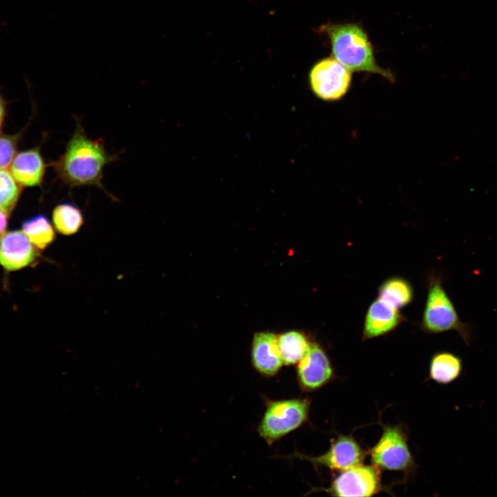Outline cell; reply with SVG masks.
Wrapping results in <instances>:
<instances>
[{"mask_svg": "<svg viewBox=\"0 0 497 497\" xmlns=\"http://www.w3.org/2000/svg\"><path fill=\"white\" fill-rule=\"evenodd\" d=\"M75 118V129L66 150L52 164L57 176L70 189L93 186L112 197L102 184L103 172L107 164L118 159V155L108 153L101 139L89 138L79 119Z\"/></svg>", "mask_w": 497, "mask_h": 497, "instance_id": "obj_1", "label": "cell"}, {"mask_svg": "<svg viewBox=\"0 0 497 497\" xmlns=\"http://www.w3.org/2000/svg\"><path fill=\"white\" fill-rule=\"evenodd\" d=\"M310 405V400L305 398L267 400L257 429L260 436L272 445L296 430L308 420Z\"/></svg>", "mask_w": 497, "mask_h": 497, "instance_id": "obj_4", "label": "cell"}, {"mask_svg": "<svg viewBox=\"0 0 497 497\" xmlns=\"http://www.w3.org/2000/svg\"><path fill=\"white\" fill-rule=\"evenodd\" d=\"M464 370L462 359L457 354L441 351L435 353L429 362V378L440 384H449L458 379Z\"/></svg>", "mask_w": 497, "mask_h": 497, "instance_id": "obj_14", "label": "cell"}, {"mask_svg": "<svg viewBox=\"0 0 497 497\" xmlns=\"http://www.w3.org/2000/svg\"><path fill=\"white\" fill-rule=\"evenodd\" d=\"M10 170L19 184L35 186L42 182L46 164L39 150L33 148L18 153L12 162Z\"/></svg>", "mask_w": 497, "mask_h": 497, "instance_id": "obj_13", "label": "cell"}, {"mask_svg": "<svg viewBox=\"0 0 497 497\" xmlns=\"http://www.w3.org/2000/svg\"><path fill=\"white\" fill-rule=\"evenodd\" d=\"M382 489L380 469L361 464L339 472L324 490L333 496H372Z\"/></svg>", "mask_w": 497, "mask_h": 497, "instance_id": "obj_7", "label": "cell"}, {"mask_svg": "<svg viewBox=\"0 0 497 497\" xmlns=\"http://www.w3.org/2000/svg\"><path fill=\"white\" fill-rule=\"evenodd\" d=\"M420 328L431 334L455 331L467 345L469 346L472 342L473 326L461 321L454 304L442 285L440 276L431 275L429 277Z\"/></svg>", "mask_w": 497, "mask_h": 497, "instance_id": "obj_3", "label": "cell"}, {"mask_svg": "<svg viewBox=\"0 0 497 497\" xmlns=\"http://www.w3.org/2000/svg\"><path fill=\"white\" fill-rule=\"evenodd\" d=\"M367 454L351 435L340 434L331 439L329 449L320 456L312 457L296 453L295 456L339 473L363 464Z\"/></svg>", "mask_w": 497, "mask_h": 497, "instance_id": "obj_8", "label": "cell"}, {"mask_svg": "<svg viewBox=\"0 0 497 497\" xmlns=\"http://www.w3.org/2000/svg\"><path fill=\"white\" fill-rule=\"evenodd\" d=\"M16 142L13 138L0 136V168H6L15 157Z\"/></svg>", "mask_w": 497, "mask_h": 497, "instance_id": "obj_20", "label": "cell"}, {"mask_svg": "<svg viewBox=\"0 0 497 497\" xmlns=\"http://www.w3.org/2000/svg\"><path fill=\"white\" fill-rule=\"evenodd\" d=\"M37 254L23 231H11L0 236V264L7 271L19 270L29 265Z\"/></svg>", "mask_w": 497, "mask_h": 497, "instance_id": "obj_10", "label": "cell"}, {"mask_svg": "<svg viewBox=\"0 0 497 497\" xmlns=\"http://www.w3.org/2000/svg\"><path fill=\"white\" fill-rule=\"evenodd\" d=\"M296 376L300 389L315 391L335 378V369L325 350L318 344H312L304 358L298 363Z\"/></svg>", "mask_w": 497, "mask_h": 497, "instance_id": "obj_9", "label": "cell"}, {"mask_svg": "<svg viewBox=\"0 0 497 497\" xmlns=\"http://www.w3.org/2000/svg\"><path fill=\"white\" fill-rule=\"evenodd\" d=\"M23 231L38 248L44 249L55 237L54 229L46 216L37 215L22 224Z\"/></svg>", "mask_w": 497, "mask_h": 497, "instance_id": "obj_18", "label": "cell"}, {"mask_svg": "<svg viewBox=\"0 0 497 497\" xmlns=\"http://www.w3.org/2000/svg\"><path fill=\"white\" fill-rule=\"evenodd\" d=\"M371 463L380 469L413 472L416 463L408 444L406 431L402 425H384L377 442L367 451Z\"/></svg>", "mask_w": 497, "mask_h": 497, "instance_id": "obj_5", "label": "cell"}, {"mask_svg": "<svg viewBox=\"0 0 497 497\" xmlns=\"http://www.w3.org/2000/svg\"><path fill=\"white\" fill-rule=\"evenodd\" d=\"M319 30L329 40L332 57L350 71L378 75L390 83L396 81L393 73L377 63L372 43L359 23H328Z\"/></svg>", "mask_w": 497, "mask_h": 497, "instance_id": "obj_2", "label": "cell"}, {"mask_svg": "<svg viewBox=\"0 0 497 497\" xmlns=\"http://www.w3.org/2000/svg\"><path fill=\"white\" fill-rule=\"evenodd\" d=\"M309 81L316 97L327 102L338 101L351 88L352 72L333 57H325L311 67Z\"/></svg>", "mask_w": 497, "mask_h": 497, "instance_id": "obj_6", "label": "cell"}, {"mask_svg": "<svg viewBox=\"0 0 497 497\" xmlns=\"http://www.w3.org/2000/svg\"><path fill=\"white\" fill-rule=\"evenodd\" d=\"M399 309L378 298L369 305L364 318L362 340L383 336L395 330L403 321Z\"/></svg>", "mask_w": 497, "mask_h": 497, "instance_id": "obj_11", "label": "cell"}, {"mask_svg": "<svg viewBox=\"0 0 497 497\" xmlns=\"http://www.w3.org/2000/svg\"><path fill=\"white\" fill-rule=\"evenodd\" d=\"M52 218L56 230L64 235L76 233L84 222L81 210L72 202L57 205L53 209Z\"/></svg>", "mask_w": 497, "mask_h": 497, "instance_id": "obj_17", "label": "cell"}, {"mask_svg": "<svg viewBox=\"0 0 497 497\" xmlns=\"http://www.w3.org/2000/svg\"><path fill=\"white\" fill-rule=\"evenodd\" d=\"M8 224V213L0 210V234L6 228Z\"/></svg>", "mask_w": 497, "mask_h": 497, "instance_id": "obj_21", "label": "cell"}, {"mask_svg": "<svg viewBox=\"0 0 497 497\" xmlns=\"http://www.w3.org/2000/svg\"><path fill=\"white\" fill-rule=\"evenodd\" d=\"M251 361L254 369L262 376H275L282 367L277 336L270 332L254 335L251 347Z\"/></svg>", "mask_w": 497, "mask_h": 497, "instance_id": "obj_12", "label": "cell"}, {"mask_svg": "<svg viewBox=\"0 0 497 497\" xmlns=\"http://www.w3.org/2000/svg\"><path fill=\"white\" fill-rule=\"evenodd\" d=\"M5 115V102L0 94V128L2 125Z\"/></svg>", "mask_w": 497, "mask_h": 497, "instance_id": "obj_22", "label": "cell"}, {"mask_svg": "<svg viewBox=\"0 0 497 497\" xmlns=\"http://www.w3.org/2000/svg\"><path fill=\"white\" fill-rule=\"evenodd\" d=\"M278 347L283 364H298L311 348L308 338L301 332L291 331L277 336Z\"/></svg>", "mask_w": 497, "mask_h": 497, "instance_id": "obj_16", "label": "cell"}, {"mask_svg": "<svg viewBox=\"0 0 497 497\" xmlns=\"http://www.w3.org/2000/svg\"><path fill=\"white\" fill-rule=\"evenodd\" d=\"M11 173L0 168V210L10 213L14 207L20 189Z\"/></svg>", "mask_w": 497, "mask_h": 497, "instance_id": "obj_19", "label": "cell"}, {"mask_svg": "<svg viewBox=\"0 0 497 497\" xmlns=\"http://www.w3.org/2000/svg\"><path fill=\"white\" fill-rule=\"evenodd\" d=\"M411 283L401 277H390L378 288V298L400 309L409 304L413 299Z\"/></svg>", "mask_w": 497, "mask_h": 497, "instance_id": "obj_15", "label": "cell"}]
</instances>
